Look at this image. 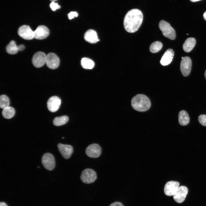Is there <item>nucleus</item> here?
Returning <instances> with one entry per match:
<instances>
[{"instance_id":"obj_24","label":"nucleus","mask_w":206,"mask_h":206,"mask_svg":"<svg viewBox=\"0 0 206 206\" xmlns=\"http://www.w3.org/2000/svg\"><path fill=\"white\" fill-rule=\"evenodd\" d=\"M163 45L161 42L159 41H155L152 43L150 47V50L152 53L158 52L162 48Z\"/></svg>"},{"instance_id":"obj_15","label":"nucleus","mask_w":206,"mask_h":206,"mask_svg":"<svg viewBox=\"0 0 206 206\" xmlns=\"http://www.w3.org/2000/svg\"><path fill=\"white\" fill-rule=\"evenodd\" d=\"M58 146L59 152L64 159H68L71 157L73 151L72 146L59 143Z\"/></svg>"},{"instance_id":"obj_4","label":"nucleus","mask_w":206,"mask_h":206,"mask_svg":"<svg viewBox=\"0 0 206 206\" xmlns=\"http://www.w3.org/2000/svg\"><path fill=\"white\" fill-rule=\"evenodd\" d=\"M80 178L83 183L88 184L94 182L96 180L97 176L94 171L90 169H86L82 171Z\"/></svg>"},{"instance_id":"obj_36","label":"nucleus","mask_w":206,"mask_h":206,"mask_svg":"<svg viewBox=\"0 0 206 206\" xmlns=\"http://www.w3.org/2000/svg\"><path fill=\"white\" fill-rule=\"evenodd\" d=\"M182 58V59H183V58H183V57H182V58Z\"/></svg>"},{"instance_id":"obj_17","label":"nucleus","mask_w":206,"mask_h":206,"mask_svg":"<svg viewBox=\"0 0 206 206\" xmlns=\"http://www.w3.org/2000/svg\"><path fill=\"white\" fill-rule=\"evenodd\" d=\"M84 38L87 41L90 43H95L99 41L96 32L92 29L87 31L84 35Z\"/></svg>"},{"instance_id":"obj_8","label":"nucleus","mask_w":206,"mask_h":206,"mask_svg":"<svg viewBox=\"0 0 206 206\" xmlns=\"http://www.w3.org/2000/svg\"><path fill=\"white\" fill-rule=\"evenodd\" d=\"M18 33L21 37L26 40H31L34 38V31L27 25L20 26L18 29Z\"/></svg>"},{"instance_id":"obj_1","label":"nucleus","mask_w":206,"mask_h":206,"mask_svg":"<svg viewBox=\"0 0 206 206\" xmlns=\"http://www.w3.org/2000/svg\"><path fill=\"white\" fill-rule=\"evenodd\" d=\"M143 19L142 13L137 9H133L126 14L124 20L125 30L129 33L136 31L140 27Z\"/></svg>"},{"instance_id":"obj_29","label":"nucleus","mask_w":206,"mask_h":206,"mask_svg":"<svg viewBox=\"0 0 206 206\" xmlns=\"http://www.w3.org/2000/svg\"><path fill=\"white\" fill-rule=\"evenodd\" d=\"M109 206H124V205L121 202H115L111 203Z\"/></svg>"},{"instance_id":"obj_14","label":"nucleus","mask_w":206,"mask_h":206,"mask_svg":"<svg viewBox=\"0 0 206 206\" xmlns=\"http://www.w3.org/2000/svg\"><path fill=\"white\" fill-rule=\"evenodd\" d=\"M49 34V31L46 26L41 25L38 26L34 31V38L41 40L47 37Z\"/></svg>"},{"instance_id":"obj_28","label":"nucleus","mask_w":206,"mask_h":206,"mask_svg":"<svg viewBox=\"0 0 206 206\" xmlns=\"http://www.w3.org/2000/svg\"><path fill=\"white\" fill-rule=\"evenodd\" d=\"M68 15L69 19L71 20L74 18L75 17H77L78 15V14L76 12L71 11L69 13Z\"/></svg>"},{"instance_id":"obj_25","label":"nucleus","mask_w":206,"mask_h":206,"mask_svg":"<svg viewBox=\"0 0 206 206\" xmlns=\"http://www.w3.org/2000/svg\"><path fill=\"white\" fill-rule=\"evenodd\" d=\"M9 100L6 95H2L0 97V107L1 108L4 109L9 106Z\"/></svg>"},{"instance_id":"obj_26","label":"nucleus","mask_w":206,"mask_h":206,"mask_svg":"<svg viewBox=\"0 0 206 206\" xmlns=\"http://www.w3.org/2000/svg\"><path fill=\"white\" fill-rule=\"evenodd\" d=\"M199 122L202 125L206 126V115L202 114L200 115L198 118Z\"/></svg>"},{"instance_id":"obj_9","label":"nucleus","mask_w":206,"mask_h":206,"mask_svg":"<svg viewBox=\"0 0 206 206\" xmlns=\"http://www.w3.org/2000/svg\"><path fill=\"white\" fill-rule=\"evenodd\" d=\"M192 67V62L188 57H185L182 60L180 66V70L183 76L185 77L190 74Z\"/></svg>"},{"instance_id":"obj_22","label":"nucleus","mask_w":206,"mask_h":206,"mask_svg":"<svg viewBox=\"0 0 206 206\" xmlns=\"http://www.w3.org/2000/svg\"><path fill=\"white\" fill-rule=\"evenodd\" d=\"M81 65L84 68L86 69H91L94 65V62L90 58H84L81 60Z\"/></svg>"},{"instance_id":"obj_3","label":"nucleus","mask_w":206,"mask_h":206,"mask_svg":"<svg viewBox=\"0 0 206 206\" xmlns=\"http://www.w3.org/2000/svg\"><path fill=\"white\" fill-rule=\"evenodd\" d=\"M159 27L165 37L171 40H174L175 39V31L169 23L165 21L161 20L159 22Z\"/></svg>"},{"instance_id":"obj_16","label":"nucleus","mask_w":206,"mask_h":206,"mask_svg":"<svg viewBox=\"0 0 206 206\" xmlns=\"http://www.w3.org/2000/svg\"><path fill=\"white\" fill-rule=\"evenodd\" d=\"M174 53L173 50L172 49H169L167 50L160 61L161 65L166 66L170 64L173 60Z\"/></svg>"},{"instance_id":"obj_21","label":"nucleus","mask_w":206,"mask_h":206,"mask_svg":"<svg viewBox=\"0 0 206 206\" xmlns=\"http://www.w3.org/2000/svg\"><path fill=\"white\" fill-rule=\"evenodd\" d=\"M15 113L14 109L12 107L9 106L3 109L2 111V115L4 118L9 119L14 116Z\"/></svg>"},{"instance_id":"obj_7","label":"nucleus","mask_w":206,"mask_h":206,"mask_svg":"<svg viewBox=\"0 0 206 206\" xmlns=\"http://www.w3.org/2000/svg\"><path fill=\"white\" fill-rule=\"evenodd\" d=\"M46 55L44 53L38 52L33 55L32 60V63L36 68L41 67L46 63Z\"/></svg>"},{"instance_id":"obj_35","label":"nucleus","mask_w":206,"mask_h":206,"mask_svg":"<svg viewBox=\"0 0 206 206\" xmlns=\"http://www.w3.org/2000/svg\"><path fill=\"white\" fill-rule=\"evenodd\" d=\"M50 0L51 1H52V2H55L58 0Z\"/></svg>"},{"instance_id":"obj_11","label":"nucleus","mask_w":206,"mask_h":206,"mask_svg":"<svg viewBox=\"0 0 206 206\" xmlns=\"http://www.w3.org/2000/svg\"><path fill=\"white\" fill-rule=\"evenodd\" d=\"M188 192V189L186 187L184 186L179 187L173 195L174 200L178 203H182L185 200Z\"/></svg>"},{"instance_id":"obj_6","label":"nucleus","mask_w":206,"mask_h":206,"mask_svg":"<svg viewBox=\"0 0 206 206\" xmlns=\"http://www.w3.org/2000/svg\"><path fill=\"white\" fill-rule=\"evenodd\" d=\"M102 149L98 144H93L88 146L86 148L85 152L89 157L97 158L99 157L101 153Z\"/></svg>"},{"instance_id":"obj_18","label":"nucleus","mask_w":206,"mask_h":206,"mask_svg":"<svg viewBox=\"0 0 206 206\" xmlns=\"http://www.w3.org/2000/svg\"><path fill=\"white\" fill-rule=\"evenodd\" d=\"M196 43L195 39L193 37L188 38L184 43L183 47L184 51L186 52H190L194 47Z\"/></svg>"},{"instance_id":"obj_20","label":"nucleus","mask_w":206,"mask_h":206,"mask_svg":"<svg viewBox=\"0 0 206 206\" xmlns=\"http://www.w3.org/2000/svg\"><path fill=\"white\" fill-rule=\"evenodd\" d=\"M7 52L10 54H14L19 51L18 46L15 42L13 40L10 41L6 48Z\"/></svg>"},{"instance_id":"obj_23","label":"nucleus","mask_w":206,"mask_h":206,"mask_svg":"<svg viewBox=\"0 0 206 206\" xmlns=\"http://www.w3.org/2000/svg\"><path fill=\"white\" fill-rule=\"evenodd\" d=\"M68 120V118L66 116L56 117L54 119V124L56 126H59L65 124Z\"/></svg>"},{"instance_id":"obj_13","label":"nucleus","mask_w":206,"mask_h":206,"mask_svg":"<svg viewBox=\"0 0 206 206\" xmlns=\"http://www.w3.org/2000/svg\"><path fill=\"white\" fill-rule=\"evenodd\" d=\"M179 183L176 181H171L167 182L165 184L164 192L168 196L173 195L179 187Z\"/></svg>"},{"instance_id":"obj_2","label":"nucleus","mask_w":206,"mask_h":206,"mask_svg":"<svg viewBox=\"0 0 206 206\" xmlns=\"http://www.w3.org/2000/svg\"><path fill=\"white\" fill-rule=\"evenodd\" d=\"M131 104L134 109L140 112L146 111L150 108L151 105L148 97L141 94H137L132 98Z\"/></svg>"},{"instance_id":"obj_27","label":"nucleus","mask_w":206,"mask_h":206,"mask_svg":"<svg viewBox=\"0 0 206 206\" xmlns=\"http://www.w3.org/2000/svg\"><path fill=\"white\" fill-rule=\"evenodd\" d=\"M49 5L52 10L54 11L60 8V6L58 5V3H56L55 2H52Z\"/></svg>"},{"instance_id":"obj_32","label":"nucleus","mask_w":206,"mask_h":206,"mask_svg":"<svg viewBox=\"0 0 206 206\" xmlns=\"http://www.w3.org/2000/svg\"><path fill=\"white\" fill-rule=\"evenodd\" d=\"M203 17L204 19L206 20V11H205L203 14Z\"/></svg>"},{"instance_id":"obj_12","label":"nucleus","mask_w":206,"mask_h":206,"mask_svg":"<svg viewBox=\"0 0 206 206\" xmlns=\"http://www.w3.org/2000/svg\"><path fill=\"white\" fill-rule=\"evenodd\" d=\"M61 102L60 99L57 96L51 97L47 102V106L49 110L52 112L57 111L60 106Z\"/></svg>"},{"instance_id":"obj_33","label":"nucleus","mask_w":206,"mask_h":206,"mask_svg":"<svg viewBox=\"0 0 206 206\" xmlns=\"http://www.w3.org/2000/svg\"><path fill=\"white\" fill-rule=\"evenodd\" d=\"M192 2H196L197 1H200L201 0H190Z\"/></svg>"},{"instance_id":"obj_19","label":"nucleus","mask_w":206,"mask_h":206,"mask_svg":"<svg viewBox=\"0 0 206 206\" xmlns=\"http://www.w3.org/2000/svg\"><path fill=\"white\" fill-rule=\"evenodd\" d=\"M179 122L180 124L184 126L189 123L190 118L187 113L185 111L182 110L179 112L178 115Z\"/></svg>"},{"instance_id":"obj_34","label":"nucleus","mask_w":206,"mask_h":206,"mask_svg":"<svg viewBox=\"0 0 206 206\" xmlns=\"http://www.w3.org/2000/svg\"><path fill=\"white\" fill-rule=\"evenodd\" d=\"M205 79H206V70H205Z\"/></svg>"},{"instance_id":"obj_5","label":"nucleus","mask_w":206,"mask_h":206,"mask_svg":"<svg viewBox=\"0 0 206 206\" xmlns=\"http://www.w3.org/2000/svg\"><path fill=\"white\" fill-rule=\"evenodd\" d=\"M41 162L44 167L48 170H52L55 167L54 158L51 153H47L44 154L42 157Z\"/></svg>"},{"instance_id":"obj_10","label":"nucleus","mask_w":206,"mask_h":206,"mask_svg":"<svg viewBox=\"0 0 206 206\" xmlns=\"http://www.w3.org/2000/svg\"><path fill=\"white\" fill-rule=\"evenodd\" d=\"M60 63V59L55 54L49 53L46 55V64L49 68L55 69L58 67Z\"/></svg>"},{"instance_id":"obj_31","label":"nucleus","mask_w":206,"mask_h":206,"mask_svg":"<svg viewBox=\"0 0 206 206\" xmlns=\"http://www.w3.org/2000/svg\"><path fill=\"white\" fill-rule=\"evenodd\" d=\"M0 206H8L7 204L3 202H1Z\"/></svg>"},{"instance_id":"obj_30","label":"nucleus","mask_w":206,"mask_h":206,"mask_svg":"<svg viewBox=\"0 0 206 206\" xmlns=\"http://www.w3.org/2000/svg\"><path fill=\"white\" fill-rule=\"evenodd\" d=\"M18 50L19 51H22L25 49V46L22 44L19 45H18Z\"/></svg>"}]
</instances>
